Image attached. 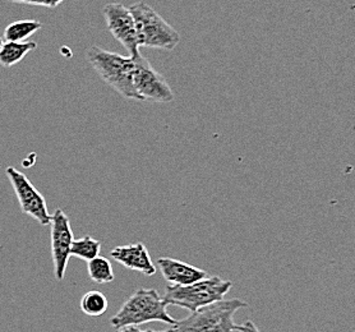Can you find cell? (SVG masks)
<instances>
[{
	"label": "cell",
	"mask_w": 355,
	"mask_h": 332,
	"mask_svg": "<svg viewBox=\"0 0 355 332\" xmlns=\"http://www.w3.org/2000/svg\"><path fill=\"white\" fill-rule=\"evenodd\" d=\"M112 259L130 271H138L146 276H154L156 274V266L151 259L150 253L146 245L141 242L119 245L114 248L110 253Z\"/></svg>",
	"instance_id": "obj_10"
},
{
	"label": "cell",
	"mask_w": 355,
	"mask_h": 332,
	"mask_svg": "<svg viewBox=\"0 0 355 332\" xmlns=\"http://www.w3.org/2000/svg\"><path fill=\"white\" fill-rule=\"evenodd\" d=\"M37 48L35 41H24V42H3L0 46V65L4 68H12L18 64L24 57Z\"/></svg>",
	"instance_id": "obj_12"
},
{
	"label": "cell",
	"mask_w": 355,
	"mask_h": 332,
	"mask_svg": "<svg viewBox=\"0 0 355 332\" xmlns=\"http://www.w3.org/2000/svg\"><path fill=\"white\" fill-rule=\"evenodd\" d=\"M107 30L114 39L128 51L130 58H137L139 53L137 31L130 8L121 3H109L103 9Z\"/></svg>",
	"instance_id": "obj_9"
},
{
	"label": "cell",
	"mask_w": 355,
	"mask_h": 332,
	"mask_svg": "<svg viewBox=\"0 0 355 332\" xmlns=\"http://www.w3.org/2000/svg\"><path fill=\"white\" fill-rule=\"evenodd\" d=\"M247 307L248 303L238 298L218 300L192 312L171 329L174 332H236L234 316Z\"/></svg>",
	"instance_id": "obj_3"
},
{
	"label": "cell",
	"mask_w": 355,
	"mask_h": 332,
	"mask_svg": "<svg viewBox=\"0 0 355 332\" xmlns=\"http://www.w3.org/2000/svg\"><path fill=\"white\" fill-rule=\"evenodd\" d=\"M86 59L98 77L123 98L141 100L133 85L135 63L132 58L94 45L86 51Z\"/></svg>",
	"instance_id": "obj_2"
},
{
	"label": "cell",
	"mask_w": 355,
	"mask_h": 332,
	"mask_svg": "<svg viewBox=\"0 0 355 332\" xmlns=\"http://www.w3.org/2000/svg\"><path fill=\"white\" fill-rule=\"evenodd\" d=\"M232 288L233 283L230 280H223L218 276H207L191 285H168L162 298L168 306L184 308L192 313L200 308L224 299Z\"/></svg>",
	"instance_id": "obj_5"
},
{
	"label": "cell",
	"mask_w": 355,
	"mask_h": 332,
	"mask_svg": "<svg viewBox=\"0 0 355 332\" xmlns=\"http://www.w3.org/2000/svg\"><path fill=\"white\" fill-rule=\"evenodd\" d=\"M128 8L135 19L139 46L168 51L177 48L182 40L180 35L151 6L138 1Z\"/></svg>",
	"instance_id": "obj_4"
},
{
	"label": "cell",
	"mask_w": 355,
	"mask_h": 332,
	"mask_svg": "<svg viewBox=\"0 0 355 332\" xmlns=\"http://www.w3.org/2000/svg\"><path fill=\"white\" fill-rule=\"evenodd\" d=\"M236 332H259V330L254 322L248 320L242 324H236Z\"/></svg>",
	"instance_id": "obj_18"
},
{
	"label": "cell",
	"mask_w": 355,
	"mask_h": 332,
	"mask_svg": "<svg viewBox=\"0 0 355 332\" xmlns=\"http://www.w3.org/2000/svg\"><path fill=\"white\" fill-rule=\"evenodd\" d=\"M40 21L36 19H21L7 26L4 30V39L9 42H24L33 33L41 30Z\"/></svg>",
	"instance_id": "obj_13"
},
{
	"label": "cell",
	"mask_w": 355,
	"mask_h": 332,
	"mask_svg": "<svg viewBox=\"0 0 355 332\" xmlns=\"http://www.w3.org/2000/svg\"><path fill=\"white\" fill-rule=\"evenodd\" d=\"M80 308L86 316H103V315H105L106 311L109 308V300L103 292L91 290L82 297Z\"/></svg>",
	"instance_id": "obj_14"
},
{
	"label": "cell",
	"mask_w": 355,
	"mask_h": 332,
	"mask_svg": "<svg viewBox=\"0 0 355 332\" xmlns=\"http://www.w3.org/2000/svg\"><path fill=\"white\" fill-rule=\"evenodd\" d=\"M50 242H51V257L54 263V275L58 281H63L68 261L71 257V245L74 241L71 220L64 211L58 209L51 215L50 222Z\"/></svg>",
	"instance_id": "obj_8"
},
{
	"label": "cell",
	"mask_w": 355,
	"mask_h": 332,
	"mask_svg": "<svg viewBox=\"0 0 355 332\" xmlns=\"http://www.w3.org/2000/svg\"><path fill=\"white\" fill-rule=\"evenodd\" d=\"M1 45H3V40H1V39H0V46H1Z\"/></svg>",
	"instance_id": "obj_20"
},
{
	"label": "cell",
	"mask_w": 355,
	"mask_h": 332,
	"mask_svg": "<svg viewBox=\"0 0 355 332\" xmlns=\"http://www.w3.org/2000/svg\"><path fill=\"white\" fill-rule=\"evenodd\" d=\"M114 332H174L173 329L164 330V331H155V330H141L138 326H128V327H121V329H115Z\"/></svg>",
	"instance_id": "obj_19"
},
{
	"label": "cell",
	"mask_w": 355,
	"mask_h": 332,
	"mask_svg": "<svg viewBox=\"0 0 355 332\" xmlns=\"http://www.w3.org/2000/svg\"><path fill=\"white\" fill-rule=\"evenodd\" d=\"M10 184L13 186L21 210L30 218L36 220L41 227H48L51 222V215L49 213L48 204L45 197L35 188L30 179L22 171H17L13 166L6 169Z\"/></svg>",
	"instance_id": "obj_7"
},
{
	"label": "cell",
	"mask_w": 355,
	"mask_h": 332,
	"mask_svg": "<svg viewBox=\"0 0 355 332\" xmlns=\"http://www.w3.org/2000/svg\"><path fill=\"white\" fill-rule=\"evenodd\" d=\"M87 271L91 281L96 283H112L115 277L112 262L101 256H97L96 259L87 262Z\"/></svg>",
	"instance_id": "obj_15"
},
{
	"label": "cell",
	"mask_w": 355,
	"mask_h": 332,
	"mask_svg": "<svg viewBox=\"0 0 355 332\" xmlns=\"http://www.w3.org/2000/svg\"><path fill=\"white\" fill-rule=\"evenodd\" d=\"M157 266L160 268L164 279L168 281V285L184 286L200 281L209 276L202 268H194L184 261L170 257L159 259Z\"/></svg>",
	"instance_id": "obj_11"
},
{
	"label": "cell",
	"mask_w": 355,
	"mask_h": 332,
	"mask_svg": "<svg viewBox=\"0 0 355 332\" xmlns=\"http://www.w3.org/2000/svg\"><path fill=\"white\" fill-rule=\"evenodd\" d=\"M13 3H24V4H30V6H39V7H45V8H57L65 0H9Z\"/></svg>",
	"instance_id": "obj_17"
},
{
	"label": "cell",
	"mask_w": 355,
	"mask_h": 332,
	"mask_svg": "<svg viewBox=\"0 0 355 332\" xmlns=\"http://www.w3.org/2000/svg\"><path fill=\"white\" fill-rule=\"evenodd\" d=\"M110 322L115 329H121L148 322H162L174 327L178 321L168 313V303L156 289L141 288L124 302Z\"/></svg>",
	"instance_id": "obj_1"
},
{
	"label": "cell",
	"mask_w": 355,
	"mask_h": 332,
	"mask_svg": "<svg viewBox=\"0 0 355 332\" xmlns=\"http://www.w3.org/2000/svg\"><path fill=\"white\" fill-rule=\"evenodd\" d=\"M132 59L135 63L133 85L141 101H153L162 104L171 103L174 100V92L165 77L159 73L151 63L141 54Z\"/></svg>",
	"instance_id": "obj_6"
},
{
	"label": "cell",
	"mask_w": 355,
	"mask_h": 332,
	"mask_svg": "<svg viewBox=\"0 0 355 332\" xmlns=\"http://www.w3.org/2000/svg\"><path fill=\"white\" fill-rule=\"evenodd\" d=\"M100 251H101V243L98 241L91 236H83L73 241L71 245V257H77L89 262L91 259H96L97 256H100Z\"/></svg>",
	"instance_id": "obj_16"
}]
</instances>
